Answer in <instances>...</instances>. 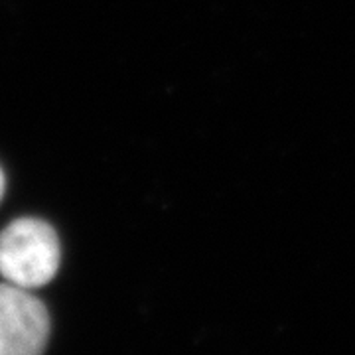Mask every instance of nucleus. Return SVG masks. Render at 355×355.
Segmentation results:
<instances>
[{
  "instance_id": "7ed1b4c3",
  "label": "nucleus",
  "mask_w": 355,
  "mask_h": 355,
  "mask_svg": "<svg viewBox=\"0 0 355 355\" xmlns=\"http://www.w3.org/2000/svg\"><path fill=\"white\" fill-rule=\"evenodd\" d=\"M6 193V174H4V168L0 166V202Z\"/></svg>"
},
{
  "instance_id": "f03ea898",
  "label": "nucleus",
  "mask_w": 355,
  "mask_h": 355,
  "mask_svg": "<svg viewBox=\"0 0 355 355\" xmlns=\"http://www.w3.org/2000/svg\"><path fill=\"white\" fill-rule=\"evenodd\" d=\"M50 312L32 291L0 284V355H44Z\"/></svg>"
},
{
  "instance_id": "f257e3e1",
  "label": "nucleus",
  "mask_w": 355,
  "mask_h": 355,
  "mask_svg": "<svg viewBox=\"0 0 355 355\" xmlns=\"http://www.w3.org/2000/svg\"><path fill=\"white\" fill-rule=\"evenodd\" d=\"M60 263V237L46 219L18 217L0 231V275L4 282L36 291L55 279Z\"/></svg>"
}]
</instances>
